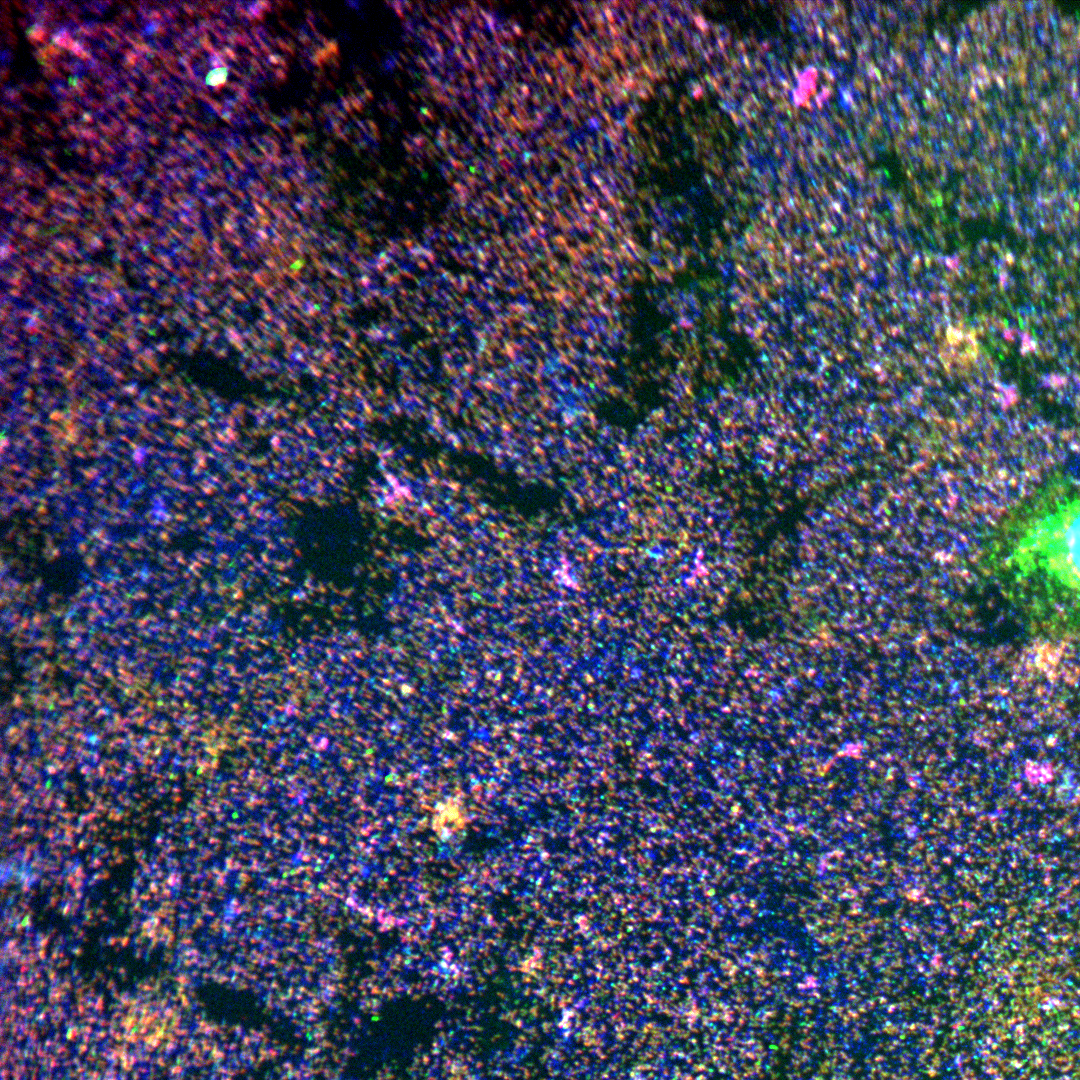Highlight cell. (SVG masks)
Masks as SVG:
<instances>
[{"label": "cell", "mask_w": 1080, "mask_h": 1080, "mask_svg": "<svg viewBox=\"0 0 1080 1080\" xmlns=\"http://www.w3.org/2000/svg\"><path fill=\"white\" fill-rule=\"evenodd\" d=\"M1014 559L1023 574L1080 601V494L1036 514L1018 538Z\"/></svg>", "instance_id": "obj_1"}]
</instances>
